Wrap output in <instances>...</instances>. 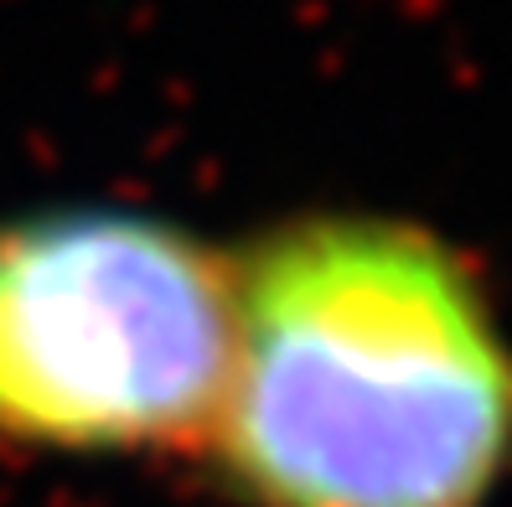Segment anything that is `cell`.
<instances>
[{
	"label": "cell",
	"mask_w": 512,
	"mask_h": 507,
	"mask_svg": "<svg viewBox=\"0 0 512 507\" xmlns=\"http://www.w3.org/2000/svg\"><path fill=\"white\" fill-rule=\"evenodd\" d=\"M233 259L197 451L244 507H487L512 476V332L476 259L388 213H300Z\"/></svg>",
	"instance_id": "cell-1"
},
{
	"label": "cell",
	"mask_w": 512,
	"mask_h": 507,
	"mask_svg": "<svg viewBox=\"0 0 512 507\" xmlns=\"http://www.w3.org/2000/svg\"><path fill=\"white\" fill-rule=\"evenodd\" d=\"M233 259L140 207L0 218V440L197 451L223 394Z\"/></svg>",
	"instance_id": "cell-2"
}]
</instances>
